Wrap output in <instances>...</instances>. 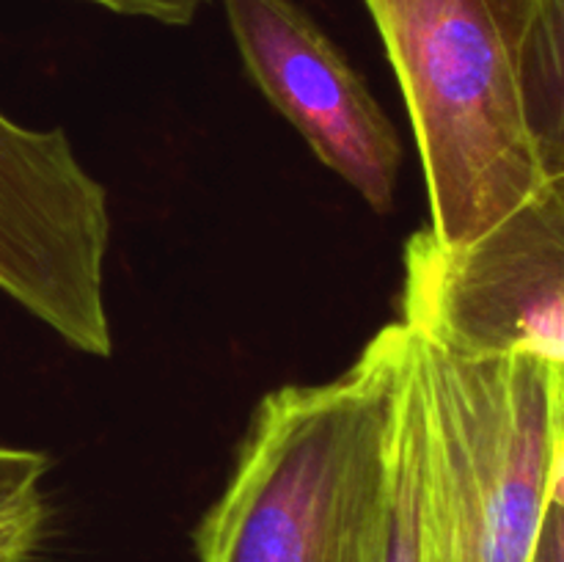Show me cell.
I'll return each instance as SVG.
<instances>
[{
    "label": "cell",
    "instance_id": "3957f363",
    "mask_svg": "<svg viewBox=\"0 0 564 562\" xmlns=\"http://www.w3.org/2000/svg\"><path fill=\"white\" fill-rule=\"evenodd\" d=\"M449 562H534L562 424V369L460 356L413 331Z\"/></svg>",
    "mask_w": 564,
    "mask_h": 562
},
{
    "label": "cell",
    "instance_id": "52a82bcc",
    "mask_svg": "<svg viewBox=\"0 0 564 562\" xmlns=\"http://www.w3.org/2000/svg\"><path fill=\"white\" fill-rule=\"evenodd\" d=\"M375 562H449L435 479L427 389L413 331L397 372L391 402L389 496Z\"/></svg>",
    "mask_w": 564,
    "mask_h": 562
},
{
    "label": "cell",
    "instance_id": "6da1fadb",
    "mask_svg": "<svg viewBox=\"0 0 564 562\" xmlns=\"http://www.w3.org/2000/svg\"><path fill=\"white\" fill-rule=\"evenodd\" d=\"M408 339L397 320L339 378L262 397L224 494L193 534L198 562H375Z\"/></svg>",
    "mask_w": 564,
    "mask_h": 562
},
{
    "label": "cell",
    "instance_id": "9c48e42d",
    "mask_svg": "<svg viewBox=\"0 0 564 562\" xmlns=\"http://www.w3.org/2000/svg\"><path fill=\"white\" fill-rule=\"evenodd\" d=\"M47 455L0 446V562H36L47 538Z\"/></svg>",
    "mask_w": 564,
    "mask_h": 562
},
{
    "label": "cell",
    "instance_id": "ba28073f",
    "mask_svg": "<svg viewBox=\"0 0 564 562\" xmlns=\"http://www.w3.org/2000/svg\"><path fill=\"white\" fill-rule=\"evenodd\" d=\"M523 99L551 176H564V0H512Z\"/></svg>",
    "mask_w": 564,
    "mask_h": 562
},
{
    "label": "cell",
    "instance_id": "7a4b0ae2",
    "mask_svg": "<svg viewBox=\"0 0 564 562\" xmlns=\"http://www.w3.org/2000/svg\"><path fill=\"white\" fill-rule=\"evenodd\" d=\"M405 97L430 237L463 248L551 180L523 99L512 0H364Z\"/></svg>",
    "mask_w": 564,
    "mask_h": 562
},
{
    "label": "cell",
    "instance_id": "5b68a950",
    "mask_svg": "<svg viewBox=\"0 0 564 562\" xmlns=\"http://www.w3.org/2000/svg\"><path fill=\"white\" fill-rule=\"evenodd\" d=\"M110 213L64 130L0 114V290L86 356L113 353L105 306Z\"/></svg>",
    "mask_w": 564,
    "mask_h": 562
},
{
    "label": "cell",
    "instance_id": "277c9868",
    "mask_svg": "<svg viewBox=\"0 0 564 562\" xmlns=\"http://www.w3.org/2000/svg\"><path fill=\"white\" fill-rule=\"evenodd\" d=\"M400 323L460 356H534L564 369V176L463 248L430 231L402 251Z\"/></svg>",
    "mask_w": 564,
    "mask_h": 562
},
{
    "label": "cell",
    "instance_id": "30bf717a",
    "mask_svg": "<svg viewBox=\"0 0 564 562\" xmlns=\"http://www.w3.org/2000/svg\"><path fill=\"white\" fill-rule=\"evenodd\" d=\"M534 562H564V383H562V424L556 441L554 477H551V496L545 507L543 529H540Z\"/></svg>",
    "mask_w": 564,
    "mask_h": 562
},
{
    "label": "cell",
    "instance_id": "7c38bea8",
    "mask_svg": "<svg viewBox=\"0 0 564 562\" xmlns=\"http://www.w3.org/2000/svg\"><path fill=\"white\" fill-rule=\"evenodd\" d=\"M562 383H564V369H562Z\"/></svg>",
    "mask_w": 564,
    "mask_h": 562
},
{
    "label": "cell",
    "instance_id": "8fae6325",
    "mask_svg": "<svg viewBox=\"0 0 564 562\" xmlns=\"http://www.w3.org/2000/svg\"><path fill=\"white\" fill-rule=\"evenodd\" d=\"M77 3L97 6L119 17H138L160 25H191L204 6L213 0H77Z\"/></svg>",
    "mask_w": 564,
    "mask_h": 562
},
{
    "label": "cell",
    "instance_id": "8992f818",
    "mask_svg": "<svg viewBox=\"0 0 564 562\" xmlns=\"http://www.w3.org/2000/svg\"><path fill=\"white\" fill-rule=\"evenodd\" d=\"M253 86L375 213L394 209L402 141L364 77L292 0H220Z\"/></svg>",
    "mask_w": 564,
    "mask_h": 562
}]
</instances>
